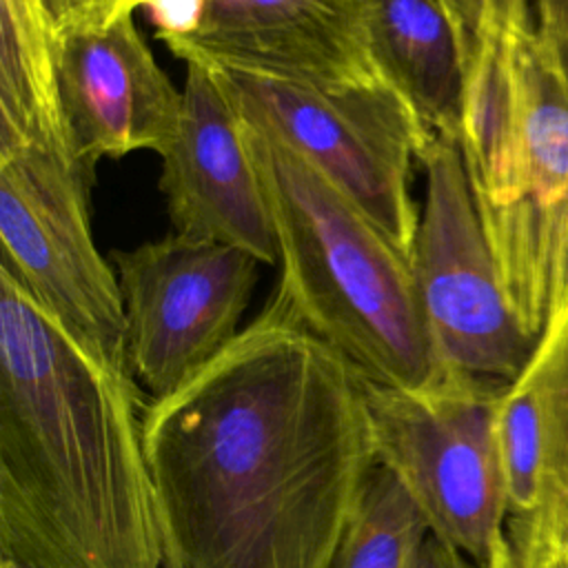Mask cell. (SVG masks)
Segmentation results:
<instances>
[{
  "instance_id": "6da1fadb",
  "label": "cell",
  "mask_w": 568,
  "mask_h": 568,
  "mask_svg": "<svg viewBox=\"0 0 568 568\" xmlns=\"http://www.w3.org/2000/svg\"><path fill=\"white\" fill-rule=\"evenodd\" d=\"M366 382L275 293L149 399L162 568H331L377 466Z\"/></svg>"
},
{
  "instance_id": "7a4b0ae2",
  "label": "cell",
  "mask_w": 568,
  "mask_h": 568,
  "mask_svg": "<svg viewBox=\"0 0 568 568\" xmlns=\"http://www.w3.org/2000/svg\"><path fill=\"white\" fill-rule=\"evenodd\" d=\"M140 390L0 268L2 557L162 568Z\"/></svg>"
},
{
  "instance_id": "3957f363",
  "label": "cell",
  "mask_w": 568,
  "mask_h": 568,
  "mask_svg": "<svg viewBox=\"0 0 568 568\" xmlns=\"http://www.w3.org/2000/svg\"><path fill=\"white\" fill-rule=\"evenodd\" d=\"M459 149L508 304L539 342L568 222V69L530 0H481Z\"/></svg>"
},
{
  "instance_id": "277c9868",
  "label": "cell",
  "mask_w": 568,
  "mask_h": 568,
  "mask_svg": "<svg viewBox=\"0 0 568 568\" xmlns=\"http://www.w3.org/2000/svg\"><path fill=\"white\" fill-rule=\"evenodd\" d=\"M242 124L277 240L275 293L368 382L406 390L439 382L448 368L433 344L408 253L311 162Z\"/></svg>"
},
{
  "instance_id": "5b68a950",
  "label": "cell",
  "mask_w": 568,
  "mask_h": 568,
  "mask_svg": "<svg viewBox=\"0 0 568 568\" xmlns=\"http://www.w3.org/2000/svg\"><path fill=\"white\" fill-rule=\"evenodd\" d=\"M506 386L459 371L417 390L366 382L377 464L402 481L430 535L479 568L508 519L497 442Z\"/></svg>"
},
{
  "instance_id": "8992f818",
  "label": "cell",
  "mask_w": 568,
  "mask_h": 568,
  "mask_svg": "<svg viewBox=\"0 0 568 568\" xmlns=\"http://www.w3.org/2000/svg\"><path fill=\"white\" fill-rule=\"evenodd\" d=\"M213 69L246 124L311 162L410 255L419 224L410 197L413 160L419 162L435 133L388 82L317 89Z\"/></svg>"
},
{
  "instance_id": "52a82bcc",
  "label": "cell",
  "mask_w": 568,
  "mask_h": 568,
  "mask_svg": "<svg viewBox=\"0 0 568 568\" xmlns=\"http://www.w3.org/2000/svg\"><path fill=\"white\" fill-rule=\"evenodd\" d=\"M91 180L44 149L0 155V268L91 353L133 375L120 280L91 231Z\"/></svg>"
},
{
  "instance_id": "ba28073f",
  "label": "cell",
  "mask_w": 568,
  "mask_h": 568,
  "mask_svg": "<svg viewBox=\"0 0 568 568\" xmlns=\"http://www.w3.org/2000/svg\"><path fill=\"white\" fill-rule=\"evenodd\" d=\"M419 164L426 202L408 260L437 355L448 371L510 384L539 342L508 304L459 142L435 135Z\"/></svg>"
},
{
  "instance_id": "9c48e42d",
  "label": "cell",
  "mask_w": 568,
  "mask_h": 568,
  "mask_svg": "<svg viewBox=\"0 0 568 568\" xmlns=\"http://www.w3.org/2000/svg\"><path fill=\"white\" fill-rule=\"evenodd\" d=\"M126 315L129 368L151 399L180 388L240 333L260 260L171 233L111 251Z\"/></svg>"
},
{
  "instance_id": "30bf717a",
  "label": "cell",
  "mask_w": 568,
  "mask_h": 568,
  "mask_svg": "<svg viewBox=\"0 0 568 568\" xmlns=\"http://www.w3.org/2000/svg\"><path fill=\"white\" fill-rule=\"evenodd\" d=\"M58 91L69 151L91 173L102 158L162 155L182 120V91L126 11L60 29Z\"/></svg>"
},
{
  "instance_id": "8fae6325",
  "label": "cell",
  "mask_w": 568,
  "mask_h": 568,
  "mask_svg": "<svg viewBox=\"0 0 568 568\" xmlns=\"http://www.w3.org/2000/svg\"><path fill=\"white\" fill-rule=\"evenodd\" d=\"M182 120L162 158L160 191L175 235L233 244L277 262L271 211L244 124L213 64L184 60Z\"/></svg>"
},
{
  "instance_id": "7c38bea8",
  "label": "cell",
  "mask_w": 568,
  "mask_h": 568,
  "mask_svg": "<svg viewBox=\"0 0 568 568\" xmlns=\"http://www.w3.org/2000/svg\"><path fill=\"white\" fill-rule=\"evenodd\" d=\"M180 58L317 89L379 82L366 0H206L200 29L164 40Z\"/></svg>"
},
{
  "instance_id": "4fadbf2b",
  "label": "cell",
  "mask_w": 568,
  "mask_h": 568,
  "mask_svg": "<svg viewBox=\"0 0 568 568\" xmlns=\"http://www.w3.org/2000/svg\"><path fill=\"white\" fill-rule=\"evenodd\" d=\"M481 0H366L373 62L435 135L459 142Z\"/></svg>"
},
{
  "instance_id": "5bb4252c",
  "label": "cell",
  "mask_w": 568,
  "mask_h": 568,
  "mask_svg": "<svg viewBox=\"0 0 568 568\" xmlns=\"http://www.w3.org/2000/svg\"><path fill=\"white\" fill-rule=\"evenodd\" d=\"M0 155H71L58 91V22L47 0H0Z\"/></svg>"
},
{
  "instance_id": "9a60e30c",
  "label": "cell",
  "mask_w": 568,
  "mask_h": 568,
  "mask_svg": "<svg viewBox=\"0 0 568 568\" xmlns=\"http://www.w3.org/2000/svg\"><path fill=\"white\" fill-rule=\"evenodd\" d=\"M526 368L544 406V468L535 510L508 521V541L519 548H568V324L544 331Z\"/></svg>"
},
{
  "instance_id": "2e32d148",
  "label": "cell",
  "mask_w": 568,
  "mask_h": 568,
  "mask_svg": "<svg viewBox=\"0 0 568 568\" xmlns=\"http://www.w3.org/2000/svg\"><path fill=\"white\" fill-rule=\"evenodd\" d=\"M428 535L415 499L386 466L377 464L331 568H415Z\"/></svg>"
},
{
  "instance_id": "e0dca14e",
  "label": "cell",
  "mask_w": 568,
  "mask_h": 568,
  "mask_svg": "<svg viewBox=\"0 0 568 568\" xmlns=\"http://www.w3.org/2000/svg\"><path fill=\"white\" fill-rule=\"evenodd\" d=\"M544 406L535 375L524 368L501 395L497 410V442L506 481L508 519H526L539 497L544 468Z\"/></svg>"
},
{
  "instance_id": "ac0fdd59",
  "label": "cell",
  "mask_w": 568,
  "mask_h": 568,
  "mask_svg": "<svg viewBox=\"0 0 568 568\" xmlns=\"http://www.w3.org/2000/svg\"><path fill=\"white\" fill-rule=\"evenodd\" d=\"M138 9L149 13L158 40H180L193 36L206 11V0H138Z\"/></svg>"
},
{
  "instance_id": "d6986e66",
  "label": "cell",
  "mask_w": 568,
  "mask_h": 568,
  "mask_svg": "<svg viewBox=\"0 0 568 568\" xmlns=\"http://www.w3.org/2000/svg\"><path fill=\"white\" fill-rule=\"evenodd\" d=\"M138 0H47L58 29L80 22H93L118 13H133Z\"/></svg>"
},
{
  "instance_id": "ffe728a7",
  "label": "cell",
  "mask_w": 568,
  "mask_h": 568,
  "mask_svg": "<svg viewBox=\"0 0 568 568\" xmlns=\"http://www.w3.org/2000/svg\"><path fill=\"white\" fill-rule=\"evenodd\" d=\"M561 324H568V222L561 233V240H559V246L555 253V262H552L546 328L561 326Z\"/></svg>"
},
{
  "instance_id": "44dd1931",
  "label": "cell",
  "mask_w": 568,
  "mask_h": 568,
  "mask_svg": "<svg viewBox=\"0 0 568 568\" xmlns=\"http://www.w3.org/2000/svg\"><path fill=\"white\" fill-rule=\"evenodd\" d=\"M535 16L544 29H548L559 42L566 69H568V0H530Z\"/></svg>"
},
{
  "instance_id": "7402d4cb",
  "label": "cell",
  "mask_w": 568,
  "mask_h": 568,
  "mask_svg": "<svg viewBox=\"0 0 568 568\" xmlns=\"http://www.w3.org/2000/svg\"><path fill=\"white\" fill-rule=\"evenodd\" d=\"M415 568H479V566L455 546L428 535Z\"/></svg>"
},
{
  "instance_id": "603a6c76",
  "label": "cell",
  "mask_w": 568,
  "mask_h": 568,
  "mask_svg": "<svg viewBox=\"0 0 568 568\" xmlns=\"http://www.w3.org/2000/svg\"><path fill=\"white\" fill-rule=\"evenodd\" d=\"M486 568H519V561L515 557V550H513L506 532L497 537Z\"/></svg>"
},
{
  "instance_id": "cb8c5ba5",
  "label": "cell",
  "mask_w": 568,
  "mask_h": 568,
  "mask_svg": "<svg viewBox=\"0 0 568 568\" xmlns=\"http://www.w3.org/2000/svg\"><path fill=\"white\" fill-rule=\"evenodd\" d=\"M0 568H27V566H22V564H18V561H13V559H7V557H2V564H0Z\"/></svg>"
}]
</instances>
